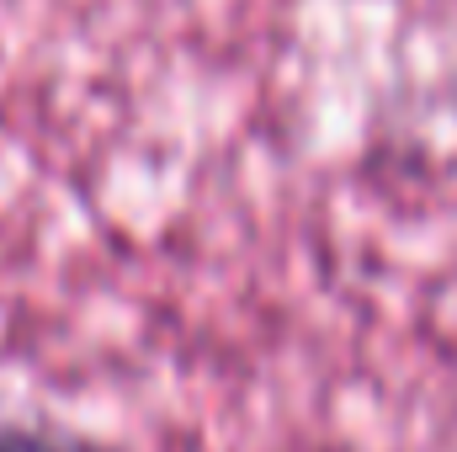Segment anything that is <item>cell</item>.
I'll return each instance as SVG.
<instances>
[{
	"label": "cell",
	"instance_id": "obj_1",
	"mask_svg": "<svg viewBox=\"0 0 457 452\" xmlns=\"http://www.w3.org/2000/svg\"><path fill=\"white\" fill-rule=\"evenodd\" d=\"M0 452H117V448H102L91 437H75V431H54V426L0 421Z\"/></svg>",
	"mask_w": 457,
	"mask_h": 452
}]
</instances>
